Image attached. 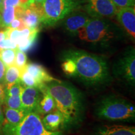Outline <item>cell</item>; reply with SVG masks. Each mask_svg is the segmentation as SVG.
<instances>
[{"label":"cell","mask_w":135,"mask_h":135,"mask_svg":"<svg viewBox=\"0 0 135 135\" xmlns=\"http://www.w3.org/2000/svg\"><path fill=\"white\" fill-rule=\"evenodd\" d=\"M9 28H11V29L22 30L24 29V28H26V27L25 26L24 22H23L21 18H15L11 21V23H10Z\"/></svg>","instance_id":"cell-28"},{"label":"cell","mask_w":135,"mask_h":135,"mask_svg":"<svg viewBox=\"0 0 135 135\" xmlns=\"http://www.w3.org/2000/svg\"><path fill=\"white\" fill-rule=\"evenodd\" d=\"M20 73V82L23 86L35 87L40 88V85L34 78L26 71L25 69L21 71Z\"/></svg>","instance_id":"cell-22"},{"label":"cell","mask_w":135,"mask_h":135,"mask_svg":"<svg viewBox=\"0 0 135 135\" xmlns=\"http://www.w3.org/2000/svg\"><path fill=\"white\" fill-rule=\"evenodd\" d=\"M5 38H6V35L5 30H4V31H0V41H1Z\"/></svg>","instance_id":"cell-34"},{"label":"cell","mask_w":135,"mask_h":135,"mask_svg":"<svg viewBox=\"0 0 135 135\" xmlns=\"http://www.w3.org/2000/svg\"><path fill=\"white\" fill-rule=\"evenodd\" d=\"M116 15L119 24L134 41L135 38L134 7L119 8Z\"/></svg>","instance_id":"cell-11"},{"label":"cell","mask_w":135,"mask_h":135,"mask_svg":"<svg viewBox=\"0 0 135 135\" xmlns=\"http://www.w3.org/2000/svg\"><path fill=\"white\" fill-rule=\"evenodd\" d=\"M119 31L116 25L105 18H92L76 36L87 43L106 45L119 36Z\"/></svg>","instance_id":"cell-4"},{"label":"cell","mask_w":135,"mask_h":135,"mask_svg":"<svg viewBox=\"0 0 135 135\" xmlns=\"http://www.w3.org/2000/svg\"><path fill=\"white\" fill-rule=\"evenodd\" d=\"M5 122L11 124H16L23 120L26 113L23 109H15L4 107Z\"/></svg>","instance_id":"cell-18"},{"label":"cell","mask_w":135,"mask_h":135,"mask_svg":"<svg viewBox=\"0 0 135 135\" xmlns=\"http://www.w3.org/2000/svg\"><path fill=\"white\" fill-rule=\"evenodd\" d=\"M91 18L86 13L75 11L63 19V26L68 33L72 36H76L78 32Z\"/></svg>","instance_id":"cell-9"},{"label":"cell","mask_w":135,"mask_h":135,"mask_svg":"<svg viewBox=\"0 0 135 135\" xmlns=\"http://www.w3.org/2000/svg\"><path fill=\"white\" fill-rule=\"evenodd\" d=\"M4 8V0H0V11H2Z\"/></svg>","instance_id":"cell-35"},{"label":"cell","mask_w":135,"mask_h":135,"mask_svg":"<svg viewBox=\"0 0 135 135\" xmlns=\"http://www.w3.org/2000/svg\"><path fill=\"white\" fill-rule=\"evenodd\" d=\"M20 70L16 66L7 67L4 74V86L5 88H9L13 84L20 81Z\"/></svg>","instance_id":"cell-17"},{"label":"cell","mask_w":135,"mask_h":135,"mask_svg":"<svg viewBox=\"0 0 135 135\" xmlns=\"http://www.w3.org/2000/svg\"><path fill=\"white\" fill-rule=\"evenodd\" d=\"M39 31H40V28L34 29L30 36L28 38L26 39L25 41L20 43L19 45H17L18 49L24 52L28 51L31 50L37 41Z\"/></svg>","instance_id":"cell-19"},{"label":"cell","mask_w":135,"mask_h":135,"mask_svg":"<svg viewBox=\"0 0 135 135\" xmlns=\"http://www.w3.org/2000/svg\"><path fill=\"white\" fill-rule=\"evenodd\" d=\"M46 90L53 98L56 108L62 114L64 129L78 126L83 120V96L76 88L58 79L45 84Z\"/></svg>","instance_id":"cell-2"},{"label":"cell","mask_w":135,"mask_h":135,"mask_svg":"<svg viewBox=\"0 0 135 135\" xmlns=\"http://www.w3.org/2000/svg\"><path fill=\"white\" fill-rule=\"evenodd\" d=\"M92 135H135V128L123 125L103 126Z\"/></svg>","instance_id":"cell-15"},{"label":"cell","mask_w":135,"mask_h":135,"mask_svg":"<svg viewBox=\"0 0 135 135\" xmlns=\"http://www.w3.org/2000/svg\"><path fill=\"white\" fill-rule=\"evenodd\" d=\"M41 96V92L40 89L23 86L20 94L22 109L26 114L35 111Z\"/></svg>","instance_id":"cell-10"},{"label":"cell","mask_w":135,"mask_h":135,"mask_svg":"<svg viewBox=\"0 0 135 135\" xmlns=\"http://www.w3.org/2000/svg\"><path fill=\"white\" fill-rule=\"evenodd\" d=\"M35 0H19L20 1V5L25 8V9L29 6V5L33 2Z\"/></svg>","instance_id":"cell-32"},{"label":"cell","mask_w":135,"mask_h":135,"mask_svg":"<svg viewBox=\"0 0 135 135\" xmlns=\"http://www.w3.org/2000/svg\"><path fill=\"white\" fill-rule=\"evenodd\" d=\"M98 118L111 121H131L135 120V107L130 101L115 95L102 98L94 108Z\"/></svg>","instance_id":"cell-3"},{"label":"cell","mask_w":135,"mask_h":135,"mask_svg":"<svg viewBox=\"0 0 135 135\" xmlns=\"http://www.w3.org/2000/svg\"><path fill=\"white\" fill-rule=\"evenodd\" d=\"M45 84L44 83L39 88L41 92V96L35 110V112L37 113L41 116H45V114L52 112L56 109L55 100L50 93L46 90Z\"/></svg>","instance_id":"cell-13"},{"label":"cell","mask_w":135,"mask_h":135,"mask_svg":"<svg viewBox=\"0 0 135 135\" xmlns=\"http://www.w3.org/2000/svg\"><path fill=\"white\" fill-rule=\"evenodd\" d=\"M6 68L5 66L4 63L0 59V84L4 85V74L6 71Z\"/></svg>","instance_id":"cell-29"},{"label":"cell","mask_w":135,"mask_h":135,"mask_svg":"<svg viewBox=\"0 0 135 135\" xmlns=\"http://www.w3.org/2000/svg\"><path fill=\"white\" fill-rule=\"evenodd\" d=\"M21 19L26 28L30 29L39 28V26L41 25L40 15L31 6H28L25 9Z\"/></svg>","instance_id":"cell-16"},{"label":"cell","mask_w":135,"mask_h":135,"mask_svg":"<svg viewBox=\"0 0 135 135\" xmlns=\"http://www.w3.org/2000/svg\"><path fill=\"white\" fill-rule=\"evenodd\" d=\"M16 49H6L0 51V59L6 68L15 65Z\"/></svg>","instance_id":"cell-21"},{"label":"cell","mask_w":135,"mask_h":135,"mask_svg":"<svg viewBox=\"0 0 135 135\" xmlns=\"http://www.w3.org/2000/svg\"><path fill=\"white\" fill-rule=\"evenodd\" d=\"M60 57L70 60L74 70L71 78L76 79L88 87L98 88L111 81L109 63L102 56L79 49L63 51Z\"/></svg>","instance_id":"cell-1"},{"label":"cell","mask_w":135,"mask_h":135,"mask_svg":"<svg viewBox=\"0 0 135 135\" xmlns=\"http://www.w3.org/2000/svg\"><path fill=\"white\" fill-rule=\"evenodd\" d=\"M133 1H135V0H133Z\"/></svg>","instance_id":"cell-38"},{"label":"cell","mask_w":135,"mask_h":135,"mask_svg":"<svg viewBox=\"0 0 135 135\" xmlns=\"http://www.w3.org/2000/svg\"><path fill=\"white\" fill-rule=\"evenodd\" d=\"M1 13L2 28H8L9 26L11 21L15 18V7L11 6H4Z\"/></svg>","instance_id":"cell-20"},{"label":"cell","mask_w":135,"mask_h":135,"mask_svg":"<svg viewBox=\"0 0 135 135\" xmlns=\"http://www.w3.org/2000/svg\"><path fill=\"white\" fill-rule=\"evenodd\" d=\"M2 28V20H1V15L0 13V28Z\"/></svg>","instance_id":"cell-36"},{"label":"cell","mask_w":135,"mask_h":135,"mask_svg":"<svg viewBox=\"0 0 135 135\" xmlns=\"http://www.w3.org/2000/svg\"><path fill=\"white\" fill-rule=\"evenodd\" d=\"M4 104L6 107L15 109H22L20 96L5 95Z\"/></svg>","instance_id":"cell-23"},{"label":"cell","mask_w":135,"mask_h":135,"mask_svg":"<svg viewBox=\"0 0 135 135\" xmlns=\"http://www.w3.org/2000/svg\"><path fill=\"white\" fill-rule=\"evenodd\" d=\"M17 45L9 38H5L0 41V51L6 49H17Z\"/></svg>","instance_id":"cell-26"},{"label":"cell","mask_w":135,"mask_h":135,"mask_svg":"<svg viewBox=\"0 0 135 135\" xmlns=\"http://www.w3.org/2000/svg\"><path fill=\"white\" fill-rule=\"evenodd\" d=\"M5 122V118H4V113H3V111L1 108V106H0V129L2 128V126L4 124Z\"/></svg>","instance_id":"cell-33"},{"label":"cell","mask_w":135,"mask_h":135,"mask_svg":"<svg viewBox=\"0 0 135 135\" xmlns=\"http://www.w3.org/2000/svg\"><path fill=\"white\" fill-rule=\"evenodd\" d=\"M41 119L44 126L48 131H61V129H64V118L57 109L45 114Z\"/></svg>","instance_id":"cell-14"},{"label":"cell","mask_w":135,"mask_h":135,"mask_svg":"<svg viewBox=\"0 0 135 135\" xmlns=\"http://www.w3.org/2000/svg\"><path fill=\"white\" fill-rule=\"evenodd\" d=\"M84 2L82 0H45L41 25L45 27L55 26L73 11L80 9Z\"/></svg>","instance_id":"cell-6"},{"label":"cell","mask_w":135,"mask_h":135,"mask_svg":"<svg viewBox=\"0 0 135 135\" xmlns=\"http://www.w3.org/2000/svg\"><path fill=\"white\" fill-rule=\"evenodd\" d=\"M86 13L91 18H112L118 12V8L111 0H86Z\"/></svg>","instance_id":"cell-8"},{"label":"cell","mask_w":135,"mask_h":135,"mask_svg":"<svg viewBox=\"0 0 135 135\" xmlns=\"http://www.w3.org/2000/svg\"><path fill=\"white\" fill-rule=\"evenodd\" d=\"M0 135H64L62 131H50L44 126L41 116L33 111L25 116L21 122L11 124L4 122Z\"/></svg>","instance_id":"cell-5"},{"label":"cell","mask_w":135,"mask_h":135,"mask_svg":"<svg viewBox=\"0 0 135 135\" xmlns=\"http://www.w3.org/2000/svg\"><path fill=\"white\" fill-rule=\"evenodd\" d=\"M20 4L19 0H4V6H16Z\"/></svg>","instance_id":"cell-30"},{"label":"cell","mask_w":135,"mask_h":135,"mask_svg":"<svg viewBox=\"0 0 135 135\" xmlns=\"http://www.w3.org/2000/svg\"><path fill=\"white\" fill-rule=\"evenodd\" d=\"M23 86L22 85L21 82H18L9 88H5L4 92L5 95L7 96H20Z\"/></svg>","instance_id":"cell-25"},{"label":"cell","mask_w":135,"mask_h":135,"mask_svg":"<svg viewBox=\"0 0 135 135\" xmlns=\"http://www.w3.org/2000/svg\"><path fill=\"white\" fill-rule=\"evenodd\" d=\"M35 1H37V2H39V3H43L45 0H35Z\"/></svg>","instance_id":"cell-37"},{"label":"cell","mask_w":135,"mask_h":135,"mask_svg":"<svg viewBox=\"0 0 135 135\" xmlns=\"http://www.w3.org/2000/svg\"><path fill=\"white\" fill-rule=\"evenodd\" d=\"M114 76L131 87L135 86V50L129 47L124 51L112 68Z\"/></svg>","instance_id":"cell-7"},{"label":"cell","mask_w":135,"mask_h":135,"mask_svg":"<svg viewBox=\"0 0 135 135\" xmlns=\"http://www.w3.org/2000/svg\"><path fill=\"white\" fill-rule=\"evenodd\" d=\"M24 69L36 80L40 85V87L44 83H47L57 80L50 75V73L43 66L39 63H28L26 64Z\"/></svg>","instance_id":"cell-12"},{"label":"cell","mask_w":135,"mask_h":135,"mask_svg":"<svg viewBox=\"0 0 135 135\" xmlns=\"http://www.w3.org/2000/svg\"><path fill=\"white\" fill-rule=\"evenodd\" d=\"M116 7L119 8L125 7H134L135 1L133 0H111Z\"/></svg>","instance_id":"cell-27"},{"label":"cell","mask_w":135,"mask_h":135,"mask_svg":"<svg viewBox=\"0 0 135 135\" xmlns=\"http://www.w3.org/2000/svg\"><path fill=\"white\" fill-rule=\"evenodd\" d=\"M5 98V92H4V86L0 84V106L4 104Z\"/></svg>","instance_id":"cell-31"},{"label":"cell","mask_w":135,"mask_h":135,"mask_svg":"<svg viewBox=\"0 0 135 135\" xmlns=\"http://www.w3.org/2000/svg\"><path fill=\"white\" fill-rule=\"evenodd\" d=\"M27 64V56L24 51L17 48L16 51V56L15 60V66L18 68L20 71L23 70Z\"/></svg>","instance_id":"cell-24"}]
</instances>
